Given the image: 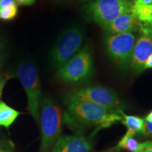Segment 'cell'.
<instances>
[{"label": "cell", "mask_w": 152, "mask_h": 152, "mask_svg": "<svg viewBox=\"0 0 152 152\" xmlns=\"http://www.w3.org/2000/svg\"><path fill=\"white\" fill-rule=\"evenodd\" d=\"M66 105V118L68 123L76 128L96 127L92 135L123 119L119 112L91 102H72Z\"/></svg>", "instance_id": "obj_1"}, {"label": "cell", "mask_w": 152, "mask_h": 152, "mask_svg": "<svg viewBox=\"0 0 152 152\" xmlns=\"http://www.w3.org/2000/svg\"><path fill=\"white\" fill-rule=\"evenodd\" d=\"M133 0H93L81 9L85 20L104 28L121 15L132 12Z\"/></svg>", "instance_id": "obj_2"}, {"label": "cell", "mask_w": 152, "mask_h": 152, "mask_svg": "<svg viewBox=\"0 0 152 152\" xmlns=\"http://www.w3.org/2000/svg\"><path fill=\"white\" fill-rule=\"evenodd\" d=\"M85 31L79 26H72L62 32L51 51L49 61L53 68H60L83 48Z\"/></svg>", "instance_id": "obj_3"}, {"label": "cell", "mask_w": 152, "mask_h": 152, "mask_svg": "<svg viewBox=\"0 0 152 152\" xmlns=\"http://www.w3.org/2000/svg\"><path fill=\"white\" fill-rule=\"evenodd\" d=\"M94 71L92 49L86 44L75 56L58 68L56 77L60 80L71 84L86 81Z\"/></svg>", "instance_id": "obj_4"}, {"label": "cell", "mask_w": 152, "mask_h": 152, "mask_svg": "<svg viewBox=\"0 0 152 152\" xmlns=\"http://www.w3.org/2000/svg\"><path fill=\"white\" fill-rule=\"evenodd\" d=\"M64 101L66 104L72 102H91L118 112L123 111L125 108L124 104L115 91L100 86L71 90L65 94Z\"/></svg>", "instance_id": "obj_5"}, {"label": "cell", "mask_w": 152, "mask_h": 152, "mask_svg": "<svg viewBox=\"0 0 152 152\" xmlns=\"http://www.w3.org/2000/svg\"><path fill=\"white\" fill-rule=\"evenodd\" d=\"M40 127L41 150L45 152L56 140L59 139L62 130L61 110L49 97H43L42 99Z\"/></svg>", "instance_id": "obj_6"}, {"label": "cell", "mask_w": 152, "mask_h": 152, "mask_svg": "<svg viewBox=\"0 0 152 152\" xmlns=\"http://www.w3.org/2000/svg\"><path fill=\"white\" fill-rule=\"evenodd\" d=\"M16 76L27 94L28 110L35 121H38L41 87L38 70L35 63L28 60L23 61L17 68Z\"/></svg>", "instance_id": "obj_7"}, {"label": "cell", "mask_w": 152, "mask_h": 152, "mask_svg": "<svg viewBox=\"0 0 152 152\" xmlns=\"http://www.w3.org/2000/svg\"><path fill=\"white\" fill-rule=\"evenodd\" d=\"M136 40V36L132 33L107 34L105 36L106 52L120 69L125 71L130 68Z\"/></svg>", "instance_id": "obj_8"}, {"label": "cell", "mask_w": 152, "mask_h": 152, "mask_svg": "<svg viewBox=\"0 0 152 152\" xmlns=\"http://www.w3.org/2000/svg\"><path fill=\"white\" fill-rule=\"evenodd\" d=\"M141 35L136 40L130 68L135 73H142L144 65L152 54V33L140 29Z\"/></svg>", "instance_id": "obj_9"}, {"label": "cell", "mask_w": 152, "mask_h": 152, "mask_svg": "<svg viewBox=\"0 0 152 152\" xmlns=\"http://www.w3.org/2000/svg\"><path fill=\"white\" fill-rule=\"evenodd\" d=\"M92 148L90 137L77 134L59 137L52 152H90Z\"/></svg>", "instance_id": "obj_10"}, {"label": "cell", "mask_w": 152, "mask_h": 152, "mask_svg": "<svg viewBox=\"0 0 152 152\" xmlns=\"http://www.w3.org/2000/svg\"><path fill=\"white\" fill-rule=\"evenodd\" d=\"M142 23L136 18L134 14L131 13H127L106 26L103 29L107 34L113 35V34L134 33L139 31Z\"/></svg>", "instance_id": "obj_11"}, {"label": "cell", "mask_w": 152, "mask_h": 152, "mask_svg": "<svg viewBox=\"0 0 152 152\" xmlns=\"http://www.w3.org/2000/svg\"><path fill=\"white\" fill-rule=\"evenodd\" d=\"M119 113L123 118L121 123L125 125L128 129V131L125 134V136L128 137H133L137 134H142L145 124L144 119L134 115H127L123 111H120Z\"/></svg>", "instance_id": "obj_12"}, {"label": "cell", "mask_w": 152, "mask_h": 152, "mask_svg": "<svg viewBox=\"0 0 152 152\" xmlns=\"http://www.w3.org/2000/svg\"><path fill=\"white\" fill-rule=\"evenodd\" d=\"M132 13L142 23L152 22V4H145L137 0H133Z\"/></svg>", "instance_id": "obj_13"}, {"label": "cell", "mask_w": 152, "mask_h": 152, "mask_svg": "<svg viewBox=\"0 0 152 152\" xmlns=\"http://www.w3.org/2000/svg\"><path fill=\"white\" fill-rule=\"evenodd\" d=\"M20 113L9 106L4 102H0V127L9 128Z\"/></svg>", "instance_id": "obj_14"}, {"label": "cell", "mask_w": 152, "mask_h": 152, "mask_svg": "<svg viewBox=\"0 0 152 152\" xmlns=\"http://www.w3.org/2000/svg\"><path fill=\"white\" fill-rule=\"evenodd\" d=\"M141 143L134 137H128L124 135L120 140L118 143L115 147L111 149V152H117L121 149H123L130 152H137L140 149Z\"/></svg>", "instance_id": "obj_15"}, {"label": "cell", "mask_w": 152, "mask_h": 152, "mask_svg": "<svg viewBox=\"0 0 152 152\" xmlns=\"http://www.w3.org/2000/svg\"><path fill=\"white\" fill-rule=\"evenodd\" d=\"M18 5L14 4L5 9H0V20L9 21L14 20L18 15Z\"/></svg>", "instance_id": "obj_16"}, {"label": "cell", "mask_w": 152, "mask_h": 152, "mask_svg": "<svg viewBox=\"0 0 152 152\" xmlns=\"http://www.w3.org/2000/svg\"><path fill=\"white\" fill-rule=\"evenodd\" d=\"M6 42L3 37L0 36V67L2 66L6 56Z\"/></svg>", "instance_id": "obj_17"}, {"label": "cell", "mask_w": 152, "mask_h": 152, "mask_svg": "<svg viewBox=\"0 0 152 152\" xmlns=\"http://www.w3.org/2000/svg\"><path fill=\"white\" fill-rule=\"evenodd\" d=\"M12 77H14V75L10 73H6L4 75H0V99H1L4 87L6 83H7V82Z\"/></svg>", "instance_id": "obj_18"}, {"label": "cell", "mask_w": 152, "mask_h": 152, "mask_svg": "<svg viewBox=\"0 0 152 152\" xmlns=\"http://www.w3.org/2000/svg\"><path fill=\"white\" fill-rule=\"evenodd\" d=\"M142 134L144 137L152 138V123H148L146 121L145 124H144V130Z\"/></svg>", "instance_id": "obj_19"}, {"label": "cell", "mask_w": 152, "mask_h": 152, "mask_svg": "<svg viewBox=\"0 0 152 152\" xmlns=\"http://www.w3.org/2000/svg\"><path fill=\"white\" fill-rule=\"evenodd\" d=\"M137 152H152V140L141 143L140 149Z\"/></svg>", "instance_id": "obj_20"}, {"label": "cell", "mask_w": 152, "mask_h": 152, "mask_svg": "<svg viewBox=\"0 0 152 152\" xmlns=\"http://www.w3.org/2000/svg\"><path fill=\"white\" fill-rule=\"evenodd\" d=\"M0 152H13L12 146L9 142L0 141Z\"/></svg>", "instance_id": "obj_21"}, {"label": "cell", "mask_w": 152, "mask_h": 152, "mask_svg": "<svg viewBox=\"0 0 152 152\" xmlns=\"http://www.w3.org/2000/svg\"><path fill=\"white\" fill-rule=\"evenodd\" d=\"M14 4H17L15 0H0V9L7 8Z\"/></svg>", "instance_id": "obj_22"}, {"label": "cell", "mask_w": 152, "mask_h": 152, "mask_svg": "<svg viewBox=\"0 0 152 152\" xmlns=\"http://www.w3.org/2000/svg\"><path fill=\"white\" fill-rule=\"evenodd\" d=\"M18 6H31L35 3L36 0H15Z\"/></svg>", "instance_id": "obj_23"}, {"label": "cell", "mask_w": 152, "mask_h": 152, "mask_svg": "<svg viewBox=\"0 0 152 152\" xmlns=\"http://www.w3.org/2000/svg\"><path fill=\"white\" fill-rule=\"evenodd\" d=\"M140 29L145 30L152 33V22L149 23H141Z\"/></svg>", "instance_id": "obj_24"}, {"label": "cell", "mask_w": 152, "mask_h": 152, "mask_svg": "<svg viewBox=\"0 0 152 152\" xmlns=\"http://www.w3.org/2000/svg\"><path fill=\"white\" fill-rule=\"evenodd\" d=\"M152 68V54L149 57L147 61L144 65V70Z\"/></svg>", "instance_id": "obj_25"}, {"label": "cell", "mask_w": 152, "mask_h": 152, "mask_svg": "<svg viewBox=\"0 0 152 152\" xmlns=\"http://www.w3.org/2000/svg\"><path fill=\"white\" fill-rule=\"evenodd\" d=\"M145 121L148 123H152V111L148 114V115L145 118Z\"/></svg>", "instance_id": "obj_26"}, {"label": "cell", "mask_w": 152, "mask_h": 152, "mask_svg": "<svg viewBox=\"0 0 152 152\" xmlns=\"http://www.w3.org/2000/svg\"><path fill=\"white\" fill-rule=\"evenodd\" d=\"M140 3L145 4H152V0H137Z\"/></svg>", "instance_id": "obj_27"}, {"label": "cell", "mask_w": 152, "mask_h": 152, "mask_svg": "<svg viewBox=\"0 0 152 152\" xmlns=\"http://www.w3.org/2000/svg\"><path fill=\"white\" fill-rule=\"evenodd\" d=\"M93 1V0H78V1H80V2L81 3H87V2H90V1Z\"/></svg>", "instance_id": "obj_28"}, {"label": "cell", "mask_w": 152, "mask_h": 152, "mask_svg": "<svg viewBox=\"0 0 152 152\" xmlns=\"http://www.w3.org/2000/svg\"><path fill=\"white\" fill-rule=\"evenodd\" d=\"M52 1L56 3H63V2H65L66 0H52Z\"/></svg>", "instance_id": "obj_29"}]
</instances>
